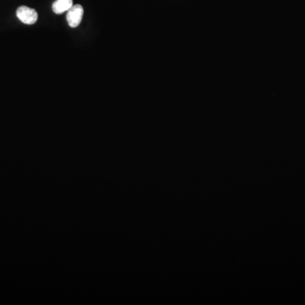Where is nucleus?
I'll use <instances>...</instances> for the list:
<instances>
[{"instance_id":"nucleus-1","label":"nucleus","mask_w":305,"mask_h":305,"mask_svg":"<svg viewBox=\"0 0 305 305\" xmlns=\"http://www.w3.org/2000/svg\"><path fill=\"white\" fill-rule=\"evenodd\" d=\"M16 16L18 19L26 25H32L38 21V15L34 9L27 6H21L16 10Z\"/></svg>"},{"instance_id":"nucleus-3","label":"nucleus","mask_w":305,"mask_h":305,"mask_svg":"<svg viewBox=\"0 0 305 305\" xmlns=\"http://www.w3.org/2000/svg\"><path fill=\"white\" fill-rule=\"evenodd\" d=\"M73 6V0H56L53 3V12L59 15L68 11Z\"/></svg>"},{"instance_id":"nucleus-2","label":"nucleus","mask_w":305,"mask_h":305,"mask_svg":"<svg viewBox=\"0 0 305 305\" xmlns=\"http://www.w3.org/2000/svg\"><path fill=\"white\" fill-rule=\"evenodd\" d=\"M83 13H84V10L81 5L80 4L73 5L67 11V16H66V20H67L69 25L72 28L77 27L82 20Z\"/></svg>"}]
</instances>
